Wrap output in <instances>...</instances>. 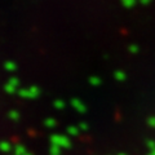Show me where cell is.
<instances>
[{
  "label": "cell",
  "instance_id": "obj_1",
  "mask_svg": "<svg viewBox=\"0 0 155 155\" xmlns=\"http://www.w3.org/2000/svg\"><path fill=\"white\" fill-rule=\"evenodd\" d=\"M120 3H122L125 8H132L136 4V0H120Z\"/></svg>",
  "mask_w": 155,
  "mask_h": 155
},
{
  "label": "cell",
  "instance_id": "obj_2",
  "mask_svg": "<svg viewBox=\"0 0 155 155\" xmlns=\"http://www.w3.org/2000/svg\"><path fill=\"white\" fill-rule=\"evenodd\" d=\"M115 78L118 80H123V79H125V74H124V72H122V71H118L115 74Z\"/></svg>",
  "mask_w": 155,
  "mask_h": 155
},
{
  "label": "cell",
  "instance_id": "obj_3",
  "mask_svg": "<svg viewBox=\"0 0 155 155\" xmlns=\"http://www.w3.org/2000/svg\"><path fill=\"white\" fill-rule=\"evenodd\" d=\"M129 51L132 52V53H136V52L138 51V48H137V45H130L129 47Z\"/></svg>",
  "mask_w": 155,
  "mask_h": 155
},
{
  "label": "cell",
  "instance_id": "obj_4",
  "mask_svg": "<svg viewBox=\"0 0 155 155\" xmlns=\"http://www.w3.org/2000/svg\"><path fill=\"white\" fill-rule=\"evenodd\" d=\"M140 2H141L142 4H149L150 2H151V0H140Z\"/></svg>",
  "mask_w": 155,
  "mask_h": 155
}]
</instances>
